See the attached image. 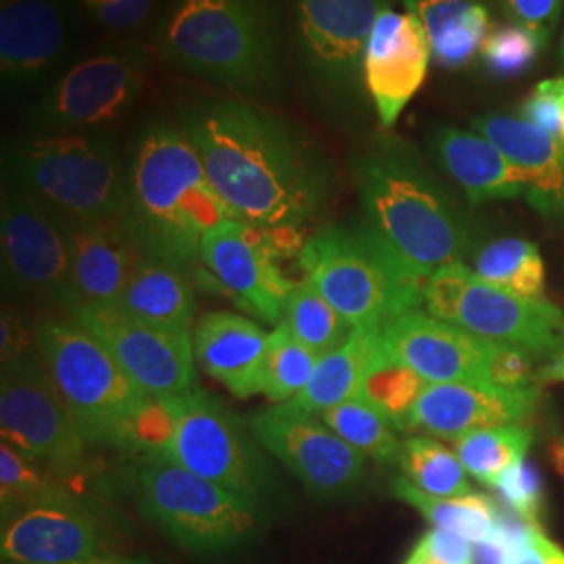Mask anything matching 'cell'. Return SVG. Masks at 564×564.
<instances>
[{
  "label": "cell",
  "instance_id": "cell-1",
  "mask_svg": "<svg viewBox=\"0 0 564 564\" xmlns=\"http://www.w3.org/2000/svg\"><path fill=\"white\" fill-rule=\"evenodd\" d=\"M181 128L235 220L303 237L330 202L335 178L326 155L262 107L195 102L182 113Z\"/></svg>",
  "mask_w": 564,
  "mask_h": 564
},
{
  "label": "cell",
  "instance_id": "cell-2",
  "mask_svg": "<svg viewBox=\"0 0 564 564\" xmlns=\"http://www.w3.org/2000/svg\"><path fill=\"white\" fill-rule=\"evenodd\" d=\"M123 220L144 256L184 274L202 262L203 237L235 220L181 126L151 121L128 167Z\"/></svg>",
  "mask_w": 564,
  "mask_h": 564
},
{
  "label": "cell",
  "instance_id": "cell-3",
  "mask_svg": "<svg viewBox=\"0 0 564 564\" xmlns=\"http://www.w3.org/2000/svg\"><path fill=\"white\" fill-rule=\"evenodd\" d=\"M366 226L416 276L429 279L470 251V228L412 147L372 142L354 163Z\"/></svg>",
  "mask_w": 564,
  "mask_h": 564
},
{
  "label": "cell",
  "instance_id": "cell-4",
  "mask_svg": "<svg viewBox=\"0 0 564 564\" xmlns=\"http://www.w3.org/2000/svg\"><path fill=\"white\" fill-rule=\"evenodd\" d=\"M36 351L88 445L160 452L170 419L132 383L111 354L74 321H42Z\"/></svg>",
  "mask_w": 564,
  "mask_h": 564
},
{
  "label": "cell",
  "instance_id": "cell-5",
  "mask_svg": "<svg viewBox=\"0 0 564 564\" xmlns=\"http://www.w3.org/2000/svg\"><path fill=\"white\" fill-rule=\"evenodd\" d=\"M172 67L241 95L282 82L281 32L263 0H176L158 34Z\"/></svg>",
  "mask_w": 564,
  "mask_h": 564
},
{
  "label": "cell",
  "instance_id": "cell-6",
  "mask_svg": "<svg viewBox=\"0 0 564 564\" xmlns=\"http://www.w3.org/2000/svg\"><path fill=\"white\" fill-rule=\"evenodd\" d=\"M4 184L41 203L67 228L123 214L128 170L102 132H51L7 151Z\"/></svg>",
  "mask_w": 564,
  "mask_h": 564
},
{
  "label": "cell",
  "instance_id": "cell-7",
  "mask_svg": "<svg viewBox=\"0 0 564 564\" xmlns=\"http://www.w3.org/2000/svg\"><path fill=\"white\" fill-rule=\"evenodd\" d=\"M297 262L347 323L384 326L424 305V279L364 224L324 226L303 242Z\"/></svg>",
  "mask_w": 564,
  "mask_h": 564
},
{
  "label": "cell",
  "instance_id": "cell-8",
  "mask_svg": "<svg viewBox=\"0 0 564 564\" xmlns=\"http://www.w3.org/2000/svg\"><path fill=\"white\" fill-rule=\"evenodd\" d=\"M134 491L142 517L188 554H228L262 535V506L203 479L162 452H144Z\"/></svg>",
  "mask_w": 564,
  "mask_h": 564
},
{
  "label": "cell",
  "instance_id": "cell-9",
  "mask_svg": "<svg viewBox=\"0 0 564 564\" xmlns=\"http://www.w3.org/2000/svg\"><path fill=\"white\" fill-rule=\"evenodd\" d=\"M160 402L170 419L167 442L160 452L203 479L263 508L276 489V479L251 429L202 389L160 398Z\"/></svg>",
  "mask_w": 564,
  "mask_h": 564
},
{
  "label": "cell",
  "instance_id": "cell-10",
  "mask_svg": "<svg viewBox=\"0 0 564 564\" xmlns=\"http://www.w3.org/2000/svg\"><path fill=\"white\" fill-rule=\"evenodd\" d=\"M431 316L533 356L564 354V312L545 300H531L489 284L464 262L449 263L424 282Z\"/></svg>",
  "mask_w": 564,
  "mask_h": 564
},
{
  "label": "cell",
  "instance_id": "cell-11",
  "mask_svg": "<svg viewBox=\"0 0 564 564\" xmlns=\"http://www.w3.org/2000/svg\"><path fill=\"white\" fill-rule=\"evenodd\" d=\"M149 76V53L139 44L101 51L59 74L25 113L42 132H102L139 101Z\"/></svg>",
  "mask_w": 564,
  "mask_h": 564
},
{
  "label": "cell",
  "instance_id": "cell-12",
  "mask_svg": "<svg viewBox=\"0 0 564 564\" xmlns=\"http://www.w3.org/2000/svg\"><path fill=\"white\" fill-rule=\"evenodd\" d=\"M393 0H293L295 42L307 80L328 107L362 99L364 53L370 32Z\"/></svg>",
  "mask_w": 564,
  "mask_h": 564
},
{
  "label": "cell",
  "instance_id": "cell-13",
  "mask_svg": "<svg viewBox=\"0 0 564 564\" xmlns=\"http://www.w3.org/2000/svg\"><path fill=\"white\" fill-rule=\"evenodd\" d=\"M2 442L57 477H76L88 442L46 375L39 354L2 368L0 377Z\"/></svg>",
  "mask_w": 564,
  "mask_h": 564
},
{
  "label": "cell",
  "instance_id": "cell-14",
  "mask_svg": "<svg viewBox=\"0 0 564 564\" xmlns=\"http://www.w3.org/2000/svg\"><path fill=\"white\" fill-rule=\"evenodd\" d=\"M303 242L300 235L226 220L203 237L202 263L249 314L276 326L295 286L282 272L281 260L300 256Z\"/></svg>",
  "mask_w": 564,
  "mask_h": 564
},
{
  "label": "cell",
  "instance_id": "cell-15",
  "mask_svg": "<svg viewBox=\"0 0 564 564\" xmlns=\"http://www.w3.org/2000/svg\"><path fill=\"white\" fill-rule=\"evenodd\" d=\"M249 429L258 444L321 500H343L366 479V456L312 414L286 403L256 414Z\"/></svg>",
  "mask_w": 564,
  "mask_h": 564
},
{
  "label": "cell",
  "instance_id": "cell-16",
  "mask_svg": "<svg viewBox=\"0 0 564 564\" xmlns=\"http://www.w3.org/2000/svg\"><path fill=\"white\" fill-rule=\"evenodd\" d=\"M0 245L4 289L69 307V228L9 184L2 188Z\"/></svg>",
  "mask_w": 564,
  "mask_h": 564
},
{
  "label": "cell",
  "instance_id": "cell-17",
  "mask_svg": "<svg viewBox=\"0 0 564 564\" xmlns=\"http://www.w3.org/2000/svg\"><path fill=\"white\" fill-rule=\"evenodd\" d=\"M72 321L111 354L126 377L151 398L195 391V345L186 330L142 323L118 307H80Z\"/></svg>",
  "mask_w": 564,
  "mask_h": 564
},
{
  "label": "cell",
  "instance_id": "cell-18",
  "mask_svg": "<svg viewBox=\"0 0 564 564\" xmlns=\"http://www.w3.org/2000/svg\"><path fill=\"white\" fill-rule=\"evenodd\" d=\"M2 564H76L118 558L111 524L78 496L36 506L2 523Z\"/></svg>",
  "mask_w": 564,
  "mask_h": 564
},
{
  "label": "cell",
  "instance_id": "cell-19",
  "mask_svg": "<svg viewBox=\"0 0 564 564\" xmlns=\"http://www.w3.org/2000/svg\"><path fill=\"white\" fill-rule=\"evenodd\" d=\"M69 32V0H2L0 86L4 101L25 99L59 78Z\"/></svg>",
  "mask_w": 564,
  "mask_h": 564
},
{
  "label": "cell",
  "instance_id": "cell-20",
  "mask_svg": "<svg viewBox=\"0 0 564 564\" xmlns=\"http://www.w3.org/2000/svg\"><path fill=\"white\" fill-rule=\"evenodd\" d=\"M498 345L423 310L405 312L383 326L384 356L424 383L491 384L489 366Z\"/></svg>",
  "mask_w": 564,
  "mask_h": 564
},
{
  "label": "cell",
  "instance_id": "cell-21",
  "mask_svg": "<svg viewBox=\"0 0 564 564\" xmlns=\"http://www.w3.org/2000/svg\"><path fill=\"white\" fill-rule=\"evenodd\" d=\"M538 403L535 387L500 389L491 384L429 383L403 416L400 429L458 440L473 431L524 424Z\"/></svg>",
  "mask_w": 564,
  "mask_h": 564
},
{
  "label": "cell",
  "instance_id": "cell-22",
  "mask_svg": "<svg viewBox=\"0 0 564 564\" xmlns=\"http://www.w3.org/2000/svg\"><path fill=\"white\" fill-rule=\"evenodd\" d=\"M431 46L423 25L412 13L384 9L375 23L364 53V88L379 120L391 128L403 107L423 86Z\"/></svg>",
  "mask_w": 564,
  "mask_h": 564
},
{
  "label": "cell",
  "instance_id": "cell-23",
  "mask_svg": "<svg viewBox=\"0 0 564 564\" xmlns=\"http://www.w3.org/2000/svg\"><path fill=\"white\" fill-rule=\"evenodd\" d=\"M69 307H118L144 253L123 216L69 228Z\"/></svg>",
  "mask_w": 564,
  "mask_h": 564
},
{
  "label": "cell",
  "instance_id": "cell-24",
  "mask_svg": "<svg viewBox=\"0 0 564 564\" xmlns=\"http://www.w3.org/2000/svg\"><path fill=\"white\" fill-rule=\"evenodd\" d=\"M268 335L260 324L232 314L209 312L193 330L195 358L203 370L235 398L262 393V366Z\"/></svg>",
  "mask_w": 564,
  "mask_h": 564
},
{
  "label": "cell",
  "instance_id": "cell-25",
  "mask_svg": "<svg viewBox=\"0 0 564 564\" xmlns=\"http://www.w3.org/2000/svg\"><path fill=\"white\" fill-rule=\"evenodd\" d=\"M477 134L491 142L527 182L529 199L552 209L564 195V147L535 123L505 113L470 120Z\"/></svg>",
  "mask_w": 564,
  "mask_h": 564
},
{
  "label": "cell",
  "instance_id": "cell-26",
  "mask_svg": "<svg viewBox=\"0 0 564 564\" xmlns=\"http://www.w3.org/2000/svg\"><path fill=\"white\" fill-rule=\"evenodd\" d=\"M431 144L442 170L463 188L473 205L529 193L523 174L481 134L444 126L437 128Z\"/></svg>",
  "mask_w": 564,
  "mask_h": 564
},
{
  "label": "cell",
  "instance_id": "cell-27",
  "mask_svg": "<svg viewBox=\"0 0 564 564\" xmlns=\"http://www.w3.org/2000/svg\"><path fill=\"white\" fill-rule=\"evenodd\" d=\"M421 21L431 57L445 69H460L481 55L491 34L487 0H402Z\"/></svg>",
  "mask_w": 564,
  "mask_h": 564
},
{
  "label": "cell",
  "instance_id": "cell-28",
  "mask_svg": "<svg viewBox=\"0 0 564 564\" xmlns=\"http://www.w3.org/2000/svg\"><path fill=\"white\" fill-rule=\"evenodd\" d=\"M381 354L383 326H356L347 341L318 360L307 387L286 405L321 416L326 410L358 398L368 370Z\"/></svg>",
  "mask_w": 564,
  "mask_h": 564
},
{
  "label": "cell",
  "instance_id": "cell-29",
  "mask_svg": "<svg viewBox=\"0 0 564 564\" xmlns=\"http://www.w3.org/2000/svg\"><path fill=\"white\" fill-rule=\"evenodd\" d=\"M118 310L142 323L191 333L195 295L182 270L144 256L121 295Z\"/></svg>",
  "mask_w": 564,
  "mask_h": 564
},
{
  "label": "cell",
  "instance_id": "cell-30",
  "mask_svg": "<svg viewBox=\"0 0 564 564\" xmlns=\"http://www.w3.org/2000/svg\"><path fill=\"white\" fill-rule=\"evenodd\" d=\"M391 489L402 502L416 508L429 523L454 531L470 542H484L494 531L498 502L487 496L468 494L460 498H435L403 477L395 479Z\"/></svg>",
  "mask_w": 564,
  "mask_h": 564
},
{
  "label": "cell",
  "instance_id": "cell-31",
  "mask_svg": "<svg viewBox=\"0 0 564 564\" xmlns=\"http://www.w3.org/2000/svg\"><path fill=\"white\" fill-rule=\"evenodd\" d=\"M282 324L321 358L347 341L354 330L307 276L289 293Z\"/></svg>",
  "mask_w": 564,
  "mask_h": 564
},
{
  "label": "cell",
  "instance_id": "cell-32",
  "mask_svg": "<svg viewBox=\"0 0 564 564\" xmlns=\"http://www.w3.org/2000/svg\"><path fill=\"white\" fill-rule=\"evenodd\" d=\"M475 274L489 284L531 300H544L545 268L533 242L498 239L475 258Z\"/></svg>",
  "mask_w": 564,
  "mask_h": 564
},
{
  "label": "cell",
  "instance_id": "cell-33",
  "mask_svg": "<svg viewBox=\"0 0 564 564\" xmlns=\"http://www.w3.org/2000/svg\"><path fill=\"white\" fill-rule=\"evenodd\" d=\"M72 494L61 477L44 470L42 466L23 456L13 445H0V510L2 523L11 521L21 512L67 500Z\"/></svg>",
  "mask_w": 564,
  "mask_h": 564
},
{
  "label": "cell",
  "instance_id": "cell-34",
  "mask_svg": "<svg viewBox=\"0 0 564 564\" xmlns=\"http://www.w3.org/2000/svg\"><path fill=\"white\" fill-rule=\"evenodd\" d=\"M321 419L366 458L398 463L402 442L393 431V421L360 395L326 410Z\"/></svg>",
  "mask_w": 564,
  "mask_h": 564
},
{
  "label": "cell",
  "instance_id": "cell-35",
  "mask_svg": "<svg viewBox=\"0 0 564 564\" xmlns=\"http://www.w3.org/2000/svg\"><path fill=\"white\" fill-rule=\"evenodd\" d=\"M403 479L435 498L473 494L458 456L431 437H410L398 456Z\"/></svg>",
  "mask_w": 564,
  "mask_h": 564
},
{
  "label": "cell",
  "instance_id": "cell-36",
  "mask_svg": "<svg viewBox=\"0 0 564 564\" xmlns=\"http://www.w3.org/2000/svg\"><path fill=\"white\" fill-rule=\"evenodd\" d=\"M533 435L529 426L506 424L473 431L454 440V454L463 463L464 470H468L475 479L485 485H494L506 468L523 460Z\"/></svg>",
  "mask_w": 564,
  "mask_h": 564
},
{
  "label": "cell",
  "instance_id": "cell-37",
  "mask_svg": "<svg viewBox=\"0 0 564 564\" xmlns=\"http://www.w3.org/2000/svg\"><path fill=\"white\" fill-rule=\"evenodd\" d=\"M321 356L303 345L284 324H279L265 345L262 393L272 403L295 400L310 383Z\"/></svg>",
  "mask_w": 564,
  "mask_h": 564
},
{
  "label": "cell",
  "instance_id": "cell-38",
  "mask_svg": "<svg viewBox=\"0 0 564 564\" xmlns=\"http://www.w3.org/2000/svg\"><path fill=\"white\" fill-rule=\"evenodd\" d=\"M423 387L424 381L421 377H416L412 370L403 368L400 364L391 362L381 354L366 375L360 398L379 408L393 424L400 426L403 416L423 391Z\"/></svg>",
  "mask_w": 564,
  "mask_h": 564
},
{
  "label": "cell",
  "instance_id": "cell-39",
  "mask_svg": "<svg viewBox=\"0 0 564 564\" xmlns=\"http://www.w3.org/2000/svg\"><path fill=\"white\" fill-rule=\"evenodd\" d=\"M547 42L519 23L494 25L481 51L485 69L500 80L517 78L533 67Z\"/></svg>",
  "mask_w": 564,
  "mask_h": 564
},
{
  "label": "cell",
  "instance_id": "cell-40",
  "mask_svg": "<svg viewBox=\"0 0 564 564\" xmlns=\"http://www.w3.org/2000/svg\"><path fill=\"white\" fill-rule=\"evenodd\" d=\"M498 494V500L529 521L540 523L544 508V484L538 468L527 460H519L506 468L505 473L491 485Z\"/></svg>",
  "mask_w": 564,
  "mask_h": 564
},
{
  "label": "cell",
  "instance_id": "cell-41",
  "mask_svg": "<svg viewBox=\"0 0 564 564\" xmlns=\"http://www.w3.org/2000/svg\"><path fill=\"white\" fill-rule=\"evenodd\" d=\"M523 120L535 123L564 147V78L540 82L521 107Z\"/></svg>",
  "mask_w": 564,
  "mask_h": 564
},
{
  "label": "cell",
  "instance_id": "cell-42",
  "mask_svg": "<svg viewBox=\"0 0 564 564\" xmlns=\"http://www.w3.org/2000/svg\"><path fill=\"white\" fill-rule=\"evenodd\" d=\"M84 9L111 30H134L149 20L160 0H80Z\"/></svg>",
  "mask_w": 564,
  "mask_h": 564
},
{
  "label": "cell",
  "instance_id": "cell-43",
  "mask_svg": "<svg viewBox=\"0 0 564 564\" xmlns=\"http://www.w3.org/2000/svg\"><path fill=\"white\" fill-rule=\"evenodd\" d=\"M533 358L535 356L524 349L500 343L489 366V383L500 389L533 387Z\"/></svg>",
  "mask_w": 564,
  "mask_h": 564
},
{
  "label": "cell",
  "instance_id": "cell-44",
  "mask_svg": "<svg viewBox=\"0 0 564 564\" xmlns=\"http://www.w3.org/2000/svg\"><path fill=\"white\" fill-rule=\"evenodd\" d=\"M564 0H502L506 15L535 32L540 39L550 41L563 9Z\"/></svg>",
  "mask_w": 564,
  "mask_h": 564
},
{
  "label": "cell",
  "instance_id": "cell-45",
  "mask_svg": "<svg viewBox=\"0 0 564 564\" xmlns=\"http://www.w3.org/2000/svg\"><path fill=\"white\" fill-rule=\"evenodd\" d=\"M36 351V328L30 330L25 321L13 310L2 312L0 324V360L2 368L15 366L34 358Z\"/></svg>",
  "mask_w": 564,
  "mask_h": 564
},
{
  "label": "cell",
  "instance_id": "cell-46",
  "mask_svg": "<svg viewBox=\"0 0 564 564\" xmlns=\"http://www.w3.org/2000/svg\"><path fill=\"white\" fill-rule=\"evenodd\" d=\"M416 550L431 564H473V542L440 527L424 533Z\"/></svg>",
  "mask_w": 564,
  "mask_h": 564
},
{
  "label": "cell",
  "instance_id": "cell-47",
  "mask_svg": "<svg viewBox=\"0 0 564 564\" xmlns=\"http://www.w3.org/2000/svg\"><path fill=\"white\" fill-rule=\"evenodd\" d=\"M508 564H564V552L542 535L531 547L514 554Z\"/></svg>",
  "mask_w": 564,
  "mask_h": 564
},
{
  "label": "cell",
  "instance_id": "cell-48",
  "mask_svg": "<svg viewBox=\"0 0 564 564\" xmlns=\"http://www.w3.org/2000/svg\"><path fill=\"white\" fill-rule=\"evenodd\" d=\"M473 564H508V552L494 538L473 542Z\"/></svg>",
  "mask_w": 564,
  "mask_h": 564
},
{
  "label": "cell",
  "instance_id": "cell-49",
  "mask_svg": "<svg viewBox=\"0 0 564 564\" xmlns=\"http://www.w3.org/2000/svg\"><path fill=\"white\" fill-rule=\"evenodd\" d=\"M550 379H558V381H564V354L563 356H558L554 364L547 368V372H545Z\"/></svg>",
  "mask_w": 564,
  "mask_h": 564
},
{
  "label": "cell",
  "instance_id": "cell-50",
  "mask_svg": "<svg viewBox=\"0 0 564 564\" xmlns=\"http://www.w3.org/2000/svg\"><path fill=\"white\" fill-rule=\"evenodd\" d=\"M76 564H147V561H134V558L118 556V558H102V561H88V563Z\"/></svg>",
  "mask_w": 564,
  "mask_h": 564
},
{
  "label": "cell",
  "instance_id": "cell-51",
  "mask_svg": "<svg viewBox=\"0 0 564 564\" xmlns=\"http://www.w3.org/2000/svg\"><path fill=\"white\" fill-rule=\"evenodd\" d=\"M554 463H556V468L561 470V475H564V444L554 449Z\"/></svg>",
  "mask_w": 564,
  "mask_h": 564
},
{
  "label": "cell",
  "instance_id": "cell-52",
  "mask_svg": "<svg viewBox=\"0 0 564 564\" xmlns=\"http://www.w3.org/2000/svg\"><path fill=\"white\" fill-rule=\"evenodd\" d=\"M403 564H431L429 563V561H426V558H424L423 554H421V552H419V550H416V547H414V550H412V554H410V556H408V561H405V563Z\"/></svg>",
  "mask_w": 564,
  "mask_h": 564
},
{
  "label": "cell",
  "instance_id": "cell-53",
  "mask_svg": "<svg viewBox=\"0 0 564 564\" xmlns=\"http://www.w3.org/2000/svg\"><path fill=\"white\" fill-rule=\"evenodd\" d=\"M563 63H564V42H563Z\"/></svg>",
  "mask_w": 564,
  "mask_h": 564
},
{
  "label": "cell",
  "instance_id": "cell-54",
  "mask_svg": "<svg viewBox=\"0 0 564 564\" xmlns=\"http://www.w3.org/2000/svg\"><path fill=\"white\" fill-rule=\"evenodd\" d=\"M147 564H151V563H149V561H147Z\"/></svg>",
  "mask_w": 564,
  "mask_h": 564
}]
</instances>
